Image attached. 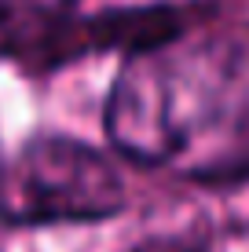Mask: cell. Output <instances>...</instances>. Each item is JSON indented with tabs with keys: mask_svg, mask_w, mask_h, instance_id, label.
<instances>
[{
	"mask_svg": "<svg viewBox=\"0 0 249 252\" xmlns=\"http://www.w3.org/2000/svg\"><path fill=\"white\" fill-rule=\"evenodd\" d=\"M242 95L231 51L179 30L125 55L107 95L103 128L125 161L187 172Z\"/></svg>",
	"mask_w": 249,
	"mask_h": 252,
	"instance_id": "cell-1",
	"label": "cell"
},
{
	"mask_svg": "<svg viewBox=\"0 0 249 252\" xmlns=\"http://www.w3.org/2000/svg\"><path fill=\"white\" fill-rule=\"evenodd\" d=\"M117 164L70 135H37L0 168V220L15 227L99 223L125 212Z\"/></svg>",
	"mask_w": 249,
	"mask_h": 252,
	"instance_id": "cell-2",
	"label": "cell"
},
{
	"mask_svg": "<svg viewBox=\"0 0 249 252\" xmlns=\"http://www.w3.org/2000/svg\"><path fill=\"white\" fill-rule=\"evenodd\" d=\"M183 176L205 187H231L249 179V92L235 106L231 121L220 128V135L205 146V154Z\"/></svg>",
	"mask_w": 249,
	"mask_h": 252,
	"instance_id": "cell-3",
	"label": "cell"
},
{
	"mask_svg": "<svg viewBox=\"0 0 249 252\" xmlns=\"http://www.w3.org/2000/svg\"><path fill=\"white\" fill-rule=\"evenodd\" d=\"M81 0H0V33L26 37V33L51 26L73 11Z\"/></svg>",
	"mask_w": 249,
	"mask_h": 252,
	"instance_id": "cell-4",
	"label": "cell"
}]
</instances>
